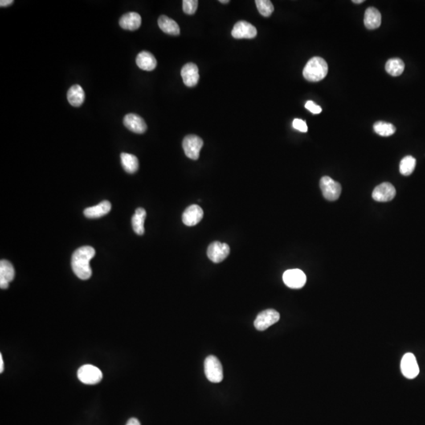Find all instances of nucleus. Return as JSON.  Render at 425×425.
<instances>
[{
	"mask_svg": "<svg viewBox=\"0 0 425 425\" xmlns=\"http://www.w3.org/2000/svg\"><path fill=\"white\" fill-rule=\"evenodd\" d=\"M328 72L326 61L320 57H313L308 61L304 67L303 77L308 81L317 82L323 80Z\"/></svg>",
	"mask_w": 425,
	"mask_h": 425,
	"instance_id": "obj_2",
	"label": "nucleus"
},
{
	"mask_svg": "<svg viewBox=\"0 0 425 425\" xmlns=\"http://www.w3.org/2000/svg\"><path fill=\"white\" fill-rule=\"evenodd\" d=\"M305 107L308 111H310L311 113L314 114V115H318V114L321 113V111H322L321 107L316 105L312 101H307Z\"/></svg>",
	"mask_w": 425,
	"mask_h": 425,
	"instance_id": "obj_31",
	"label": "nucleus"
},
{
	"mask_svg": "<svg viewBox=\"0 0 425 425\" xmlns=\"http://www.w3.org/2000/svg\"><path fill=\"white\" fill-rule=\"evenodd\" d=\"M401 369L402 374L408 379H414L420 373L415 356L411 353H407L402 357L401 361Z\"/></svg>",
	"mask_w": 425,
	"mask_h": 425,
	"instance_id": "obj_10",
	"label": "nucleus"
},
{
	"mask_svg": "<svg viewBox=\"0 0 425 425\" xmlns=\"http://www.w3.org/2000/svg\"><path fill=\"white\" fill-rule=\"evenodd\" d=\"M416 167V159L412 156L408 155L402 158L400 162L399 170L401 174L410 176Z\"/></svg>",
	"mask_w": 425,
	"mask_h": 425,
	"instance_id": "obj_27",
	"label": "nucleus"
},
{
	"mask_svg": "<svg viewBox=\"0 0 425 425\" xmlns=\"http://www.w3.org/2000/svg\"><path fill=\"white\" fill-rule=\"evenodd\" d=\"M283 280L286 286L292 289H299L305 285L307 276L302 270L298 269L287 270L283 275Z\"/></svg>",
	"mask_w": 425,
	"mask_h": 425,
	"instance_id": "obj_8",
	"label": "nucleus"
},
{
	"mask_svg": "<svg viewBox=\"0 0 425 425\" xmlns=\"http://www.w3.org/2000/svg\"><path fill=\"white\" fill-rule=\"evenodd\" d=\"M120 160L125 172L128 173H136L139 169L138 158L131 154L122 153L120 155Z\"/></svg>",
	"mask_w": 425,
	"mask_h": 425,
	"instance_id": "obj_24",
	"label": "nucleus"
},
{
	"mask_svg": "<svg viewBox=\"0 0 425 425\" xmlns=\"http://www.w3.org/2000/svg\"><path fill=\"white\" fill-rule=\"evenodd\" d=\"M293 127L295 129L302 132H307L308 131L307 123L302 119L296 118L293 120Z\"/></svg>",
	"mask_w": 425,
	"mask_h": 425,
	"instance_id": "obj_30",
	"label": "nucleus"
},
{
	"mask_svg": "<svg viewBox=\"0 0 425 425\" xmlns=\"http://www.w3.org/2000/svg\"><path fill=\"white\" fill-rule=\"evenodd\" d=\"M219 2L222 3H229V0H220Z\"/></svg>",
	"mask_w": 425,
	"mask_h": 425,
	"instance_id": "obj_36",
	"label": "nucleus"
},
{
	"mask_svg": "<svg viewBox=\"0 0 425 425\" xmlns=\"http://www.w3.org/2000/svg\"><path fill=\"white\" fill-rule=\"evenodd\" d=\"M126 425H140V422H139L138 420L136 419V418H131L130 420H128V422H127Z\"/></svg>",
	"mask_w": 425,
	"mask_h": 425,
	"instance_id": "obj_33",
	"label": "nucleus"
},
{
	"mask_svg": "<svg viewBox=\"0 0 425 425\" xmlns=\"http://www.w3.org/2000/svg\"><path fill=\"white\" fill-rule=\"evenodd\" d=\"M376 133L381 136H390L396 132V128L390 123L377 121L373 125Z\"/></svg>",
	"mask_w": 425,
	"mask_h": 425,
	"instance_id": "obj_26",
	"label": "nucleus"
},
{
	"mask_svg": "<svg viewBox=\"0 0 425 425\" xmlns=\"http://www.w3.org/2000/svg\"><path fill=\"white\" fill-rule=\"evenodd\" d=\"M182 145L187 157L191 159L197 160L203 146V140L195 135H189L183 140Z\"/></svg>",
	"mask_w": 425,
	"mask_h": 425,
	"instance_id": "obj_6",
	"label": "nucleus"
},
{
	"mask_svg": "<svg viewBox=\"0 0 425 425\" xmlns=\"http://www.w3.org/2000/svg\"><path fill=\"white\" fill-rule=\"evenodd\" d=\"M111 210V203L109 201H103L96 206L87 208L84 214L87 218H99L108 214Z\"/></svg>",
	"mask_w": 425,
	"mask_h": 425,
	"instance_id": "obj_18",
	"label": "nucleus"
},
{
	"mask_svg": "<svg viewBox=\"0 0 425 425\" xmlns=\"http://www.w3.org/2000/svg\"><path fill=\"white\" fill-rule=\"evenodd\" d=\"M123 123L128 130L132 131L137 134H143L148 128L145 120L142 118L141 116L135 114H128L125 115Z\"/></svg>",
	"mask_w": 425,
	"mask_h": 425,
	"instance_id": "obj_15",
	"label": "nucleus"
},
{
	"mask_svg": "<svg viewBox=\"0 0 425 425\" xmlns=\"http://www.w3.org/2000/svg\"><path fill=\"white\" fill-rule=\"evenodd\" d=\"M258 11L264 17H270L274 10V6L270 0H256L255 1Z\"/></svg>",
	"mask_w": 425,
	"mask_h": 425,
	"instance_id": "obj_28",
	"label": "nucleus"
},
{
	"mask_svg": "<svg viewBox=\"0 0 425 425\" xmlns=\"http://www.w3.org/2000/svg\"><path fill=\"white\" fill-rule=\"evenodd\" d=\"M396 194V190L390 183L385 182L376 187L373 190V198L377 202H385L391 201Z\"/></svg>",
	"mask_w": 425,
	"mask_h": 425,
	"instance_id": "obj_12",
	"label": "nucleus"
},
{
	"mask_svg": "<svg viewBox=\"0 0 425 425\" xmlns=\"http://www.w3.org/2000/svg\"><path fill=\"white\" fill-rule=\"evenodd\" d=\"M203 218V210L198 205H191L184 212L182 221L187 226H194Z\"/></svg>",
	"mask_w": 425,
	"mask_h": 425,
	"instance_id": "obj_14",
	"label": "nucleus"
},
{
	"mask_svg": "<svg viewBox=\"0 0 425 425\" xmlns=\"http://www.w3.org/2000/svg\"><path fill=\"white\" fill-rule=\"evenodd\" d=\"M256 28L249 22L240 21L237 22L232 31V36L235 39H253L257 36Z\"/></svg>",
	"mask_w": 425,
	"mask_h": 425,
	"instance_id": "obj_11",
	"label": "nucleus"
},
{
	"mask_svg": "<svg viewBox=\"0 0 425 425\" xmlns=\"http://www.w3.org/2000/svg\"><path fill=\"white\" fill-rule=\"evenodd\" d=\"M363 2L364 0H353V3H361Z\"/></svg>",
	"mask_w": 425,
	"mask_h": 425,
	"instance_id": "obj_35",
	"label": "nucleus"
},
{
	"mask_svg": "<svg viewBox=\"0 0 425 425\" xmlns=\"http://www.w3.org/2000/svg\"><path fill=\"white\" fill-rule=\"evenodd\" d=\"M136 64L139 68L145 71H152L156 68L157 61L152 53L142 51L136 57Z\"/></svg>",
	"mask_w": 425,
	"mask_h": 425,
	"instance_id": "obj_19",
	"label": "nucleus"
},
{
	"mask_svg": "<svg viewBox=\"0 0 425 425\" xmlns=\"http://www.w3.org/2000/svg\"><path fill=\"white\" fill-rule=\"evenodd\" d=\"M4 370V362L3 358H2V354H0V373H2Z\"/></svg>",
	"mask_w": 425,
	"mask_h": 425,
	"instance_id": "obj_34",
	"label": "nucleus"
},
{
	"mask_svg": "<svg viewBox=\"0 0 425 425\" xmlns=\"http://www.w3.org/2000/svg\"><path fill=\"white\" fill-rule=\"evenodd\" d=\"M385 70L391 76L398 77L403 73L405 64L400 58H391L386 62Z\"/></svg>",
	"mask_w": 425,
	"mask_h": 425,
	"instance_id": "obj_25",
	"label": "nucleus"
},
{
	"mask_svg": "<svg viewBox=\"0 0 425 425\" xmlns=\"http://www.w3.org/2000/svg\"><path fill=\"white\" fill-rule=\"evenodd\" d=\"M320 188L322 191L323 196L328 201H336L341 194L342 188L340 183L336 182L328 176L320 179Z\"/></svg>",
	"mask_w": 425,
	"mask_h": 425,
	"instance_id": "obj_4",
	"label": "nucleus"
},
{
	"mask_svg": "<svg viewBox=\"0 0 425 425\" xmlns=\"http://www.w3.org/2000/svg\"><path fill=\"white\" fill-rule=\"evenodd\" d=\"M198 2L197 0H184L183 1V10L185 14L193 15L196 11Z\"/></svg>",
	"mask_w": 425,
	"mask_h": 425,
	"instance_id": "obj_29",
	"label": "nucleus"
},
{
	"mask_svg": "<svg viewBox=\"0 0 425 425\" xmlns=\"http://www.w3.org/2000/svg\"><path fill=\"white\" fill-rule=\"evenodd\" d=\"M230 253V247L227 243L215 241L210 243L207 249V256L214 263H220L227 258Z\"/></svg>",
	"mask_w": 425,
	"mask_h": 425,
	"instance_id": "obj_9",
	"label": "nucleus"
},
{
	"mask_svg": "<svg viewBox=\"0 0 425 425\" xmlns=\"http://www.w3.org/2000/svg\"><path fill=\"white\" fill-rule=\"evenodd\" d=\"M146 216H147V213H146V210H144V208H138L132 217V229L137 235H144V222H145Z\"/></svg>",
	"mask_w": 425,
	"mask_h": 425,
	"instance_id": "obj_23",
	"label": "nucleus"
},
{
	"mask_svg": "<svg viewBox=\"0 0 425 425\" xmlns=\"http://www.w3.org/2000/svg\"><path fill=\"white\" fill-rule=\"evenodd\" d=\"M364 24L368 29H378L381 25V14L374 7L368 8L364 17Z\"/></svg>",
	"mask_w": 425,
	"mask_h": 425,
	"instance_id": "obj_20",
	"label": "nucleus"
},
{
	"mask_svg": "<svg viewBox=\"0 0 425 425\" xmlns=\"http://www.w3.org/2000/svg\"><path fill=\"white\" fill-rule=\"evenodd\" d=\"M78 379L85 385H93L99 384L103 379L101 370L92 365H84L77 372Z\"/></svg>",
	"mask_w": 425,
	"mask_h": 425,
	"instance_id": "obj_5",
	"label": "nucleus"
},
{
	"mask_svg": "<svg viewBox=\"0 0 425 425\" xmlns=\"http://www.w3.org/2000/svg\"><path fill=\"white\" fill-rule=\"evenodd\" d=\"M67 99L73 107H80L85 99V93L81 86L75 84L69 89Z\"/></svg>",
	"mask_w": 425,
	"mask_h": 425,
	"instance_id": "obj_21",
	"label": "nucleus"
},
{
	"mask_svg": "<svg viewBox=\"0 0 425 425\" xmlns=\"http://www.w3.org/2000/svg\"><path fill=\"white\" fill-rule=\"evenodd\" d=\"M95 255V249L89 246L80 247L74 251L72 256L73 271L78 278L81 280L89 279L92 274L90 261Z\"/></svg>",
	"mask_w": 425,
	"mask_h": 425,
	"instance_id": "obj_1",
	"label": "nucleus"
},
{
	"mask_svg": "<svg viewBox=\"0 0 425 425\" xmlns=\"http://www.w3.org/2000/svg\"><path fill=\"white\" fill-rule=\"evenodd\" d=\"M183 81L188 87H194L199 80L198 66L193 62H189L183 66L181 70Z\"/></svg>",
	"mask_w": 425,
	"mask_h": 425,
	"instance_id": "obj_13",
	"label": "nucleus"
},
{
	"mask_svg": "<svg viewBox=\"0 0 425 425\" xmlns=\"http://www.w3.org/2000/svg\"><path fill=\"white\" fill-rule=\"evenodd\" d=\"M12 3H14L13 0H1L0 1V6H2V7L10 6Z\"/></svg>",
	"mask_w": 425,
	"mask_h": 425,
	"instance_id": "obj_32",
	"label": "nucleus"
},
{
	"mask_svg": "<svg viewBox=\"0 0 425 425\" xmlns=\"http://www.w3.org/2000/svg\"><path fill=\"white\" fill-rule=\"evenodd\" d=\"M157 24L161 29V31L169 35L177 36L181 33V29L179 27L178 24L175 22L174 20L169 18L167 16L161 15Z\"/></svg>",
	"mask_w": 425,
	"mask_h": 425,
	"instance_id": "obj_22",
	"label": "nucleus"
},
{
	"mask_svg": "<svg viewBox=\"0 0 425 425\" xmlns=\"http://www.w3.org/2000/svg\"><path fill=\"white\" fill-rule=\"evenodd\" d=\"M204 369L208 381L215 384L222 382L224 377L223 368L218 357L208 356L204 362Z\"/></svg>",
	"mask_w": 425,
	"mask_h": 425,
	"instance_id": "obj_3",
	"label": "nucleus"
},
{
	"mask_svg": "<svg viewBox=\"0 0 425 425\" xmlns=\"http://www.w3.org/2000/svg\"><path fill=\"white\" fill-rule=\"evenodd\" d=\"M142 19L140 14L136 12H129L120 18L119 25L123 29L134 31L141 26Z\"/></svg>",
	"mask_w": 425,
	"mask_h": 425,
	"instance_id": "obj_17",
	"label": "nucleus"
},
{
	"mask_svg": "<svg viewBox=\"0 0 425 425\" xmlns=\"http://www.w3.org/2000/svg\"><path fill=\"white\" fill-rule=\"evenodd\" d=\"M280 320V313L275 309H269L262 311L255 320V327L257 330L265 331L276 324Z\"/></svg>",
	"mask_w": 425,
	"mask_h": 425,
	"instance_id": "obj_7",
	"label": "nucleus"
},
{
	"mask_svg": "<svg viewBox=\"0 0 425 425\" xmlns=\"http://www.w3.org/2000/svg\"><path fill=\"white\" fill-rule=\"evenodd\" d=\"M15 276L14 266L10 262L6 260H1L0 262V287L2 289H6L9 287V283L14 280Z\"/></svg>",
	"mask_w": 425,
	"mask_h": 425,
	"instance_id": "obj_16",
	"label": "nucleus"
}]
</instances>
